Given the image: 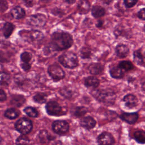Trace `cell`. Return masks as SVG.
<instances>
[{"label": "cell", "instance_id": "4", "mask_svg": "<svg viewBox=\"0 0 145 145\" xmlns=\"http://www.w3.org/2000/svg\"><path fill=\"white\" fill-rule=\"evenodd\" d=\"M19 35L21 38L31 43L40 41L44 38V33L37 29L21 30L19 32Z\"/></svg>", "mask_w": 145, "mask_h": 145}, {"label": "cell", "instance_id": "15", "mask_svg": "<svg viewBox=\"0 0 145 145\" xmlns=\"http://www.w3.org/2000/svg\"><path fill=\"white\" fill-rule=\"evenodd\" d=\"M10 15L15 19H21L25 16V11L20 6H16L10 10Z\"/></svg>", "mask_w": 145, "mask_h": 145}, {"label": "cell", "instance_id": "12", "mask_svg": "<svg viewBox=\"0 0 145 145\" xmlns=\"http://www.w3.org/2000/svg\"><path fill=\"white\" fill-rule=\"evenodd\" d=\"M122 100L125 105L129 109H133L136 107L138 104V98L133 94H127L125 95Z\"/></svg>", "mask_w": 145, "mask_h": 145}, {"label": "cell", "instance_id": "21", "mask_svg": "<svg viewBox=\"0 0 145 145\" xmlns=\"http://www.w3.org/2000/svg\"><path fill=\"white\" fill-rule=\"evenodd\" d=\"M109 73L111 76L114 79H121L124 76V71L120 68L118 66H114L110 69Z\"/></svg>", "mask_w": 145, "mask_h": 145}, {"label": "cell", "instance_id": "48", "mask_svg": "<svg viewBox=\"0 0 145 145\" xmlns=\"http://www.w3.org/2000/svg\"><path fill=\"white\" fill-rule=\"evenodd\" d=\"M143 31H144V32L145 33V25L144 26V28H143Z\"/></svg>", "mask_w": 145, "mask_h": 145}, {"label": "cell", "instance_id": "1", "mask_svg": "<svg viewBox=\"0 0 145 145\" xmlns=\"http://www.w3.org/2000/svg\"><path fill=\"white\" fill-rule=\"evenodd\" d=\"M51 46L53 50L62 51L70 48L73 44L72 36L63 31L54 32L50 37Z\"/></svg>", "mask_w": 145, "mask_h": 145}, {"label": "cell", "instance_id": "20", "mask_svg": "<svg viewBox=\"0 0 145 145\" xmlns=\"http://www.w3.org/2000/svg\"><path fill=\"white\" fill-rule=\"evenodd\" d=\"M25 97L20 95H12L10 103L11 105L16 107L22 106L25 103Z\"/></svg>", "mask_w": 145, "mask_h": 145}, {"label": "cell", "instance_id": "41", "mask_svg": "<svg viewBox=\"0 0 145 145\" xmlns=\"http://www.w3.org/2000/svg\"><path fill=\"white\" fill-rule=\"evenodd\" d=\"M52 13L55 15H57L59 16H61L59 14H61L62 15L63 14V12L60 8H53L52 11Z\"/></svg>", "mask_w": 145, "mask_h": 145}, {"label": "cell", "instance_id": "45", "mask_svg": "<svg viewBox=\"0 0 145 145\" xmlns=\"http://www.w3.org/2000/svg\"><path fill=\"white\" fill-rule=\"evenodd\" d=\"M63 1L68 4H73L76 2V0H63Z\"/></svg>", "mask_w": 145, "mask_h": 145}, {"label": "cell", "instance_id": "9", "mask_svg": "<svg viewBox=\"0 0 145 145\" xmlns=\"http://www.w3.org/2000/svg\"><path fill=\"white\" fill-rule=\"evenodd\" d=\"M45 109L46 113L50 116H58L62 113V107L55 101H50L46 104Z\"/></svg>", "mask_w": 145, "mask_h": 145}, {"label": "cell", "instance_id": "11", "mask_svg": "<svg viewBox=\"0 0 145 145\" xmlns=\"http://www.w3.org/2000/svg\"><path fill=\"white\" fill-rule=\"evenodd\" d=\"M139 115L137 112L127 113L123 112L120 114V118L123 121L130 125L135 124L138 121Z\"/></svg>", "mask_w": 145, "mask_h": 145}, {"label": "cell", "instance_id": "37", "mask_svg": "<svg viewBox=\"0 0 145 145\" xmlns=\"http://www.w3.org/2000/svg\"><path fill=\"white\" fill-rule=\"evenodd\" d=\"M1 12H4L6 11L8 7V5L6 0H1Z\"/></svg>", "mask_w": 145, "mask_h": 145}, {"label": "cell", "instance_id": "24", "mask_svg": "<svg viewBox=\"0 0 145 145\" xmlns=\"http://www.w3.org/2000/svg\"><path fill=\"white\" fill-rule=\"evenodd\" d=\"M99 80L95 76H88L84 80V85L87 87H91L95 88L99 86Z\"/></svg>", "mask_w": 145, "mask_h": 145}, {"label": "cell", "instance_id": "43", "mask_svg": "<svg viewBox=\"0 0 145 145\" xmlns=\"http://www.w3.org/2000/svg\"><path fill=\"white\" fill-rule=\"evenodd\" d=\"M103 24H104V21L101 19H99L97 20V23H96V27L98 28H101V27H103Z\"/></svg>", "mask_w": 145, "mask_h": 145}, {"label": "cell", "instance_id": "47", "mask_svg": "<svg viewBox=\"0 0 145 145\" xmlns=\"http://www.w3.org/2000/svg\"><path fill=\"white\" fill-rule=\"evenodd\" d=\"M41 2H45V3H48L50 1H51L52 0H40Z\"/></svg>", "mask_w": 145, "mask_h": 145}, {"label": "cell", "instance_id": "46", "mask_svg": "<svg viewBox=\"0 0 145 145\" xmlns=\"http://www.w3.org/2000/svg\"><path fill=\"white\" fill-rule=\"evenodd\" d=\"M103 3H104L105 4L107 5H109L110 4H111L114 0H102Z\"/></svg>", "mask_w": 145, "mask_h": 145}, {"label": "cell", "instance_id": "49", "mask_svg": "<svg viewBox=\"0 0 145 145\" xmlns=\"http://www.w3.org/2000/svg\"><path fill=\"white\" fill-rule=\"evenodd\" d=\"M56 145H60V144H59V143H57Z\"/></svg>", "mask_w": 145, "mask_h": 145}, {"label": "cell", "instance_id": "42", "mask_svg": "<svg viewBox=\"0 0 145 145\" xmlns=\"http://www.w3.org/2000/svg\"><path fill=\"white\" fill-rule=\"evenodd\" d=\"M6 98H7V96L5 92L2 89H0V101L1 102L4 101L5 100H6Z\"/></svg>", "mask_w": 145, "mask_h": 145}, {"label": "cell", "instance_id": "10", "mask_svg": "<svg viewBox=\"0 0 145 145\" xmlns=\"http://www.w3.org/2000/svg\"><path fill=\"white\" fill-rule=\"evenodd\" d=\"M99 145H113L114 143V139L113 135L108 132H103L97 139Z\"/></svg>", "mask_w": 145, "mask_h": 145}, {"label": "cell", "instance_id": "7", "mask_svg": "<svg viewBox=\"0 0 145 145\" xmlns=\"http://www.w3.org/2000/svg\"><path fill=\"white\" fill-rule=\"evenodd\" d=\"M48 72L54 82L59 81L65 76L64 70L61 66L56 64L50 65L48 68Z\"/></svg>", "mask_w": 145, "mask_h": 145}, {"label": "cell", "instance_id": "14", "mask_svg": "<svg viewBox=\"0 0 145 145\" xmlns=\"http://www.w3.org/2000/svg\"><path fill=\"white\" fill-rule=\"evenodd\" d=\"M39 139L40 142L42 145H48L54 138L48 133V131L42 130L39 134Z\"/></svg>", "mask_w": 145, "mask_h": 145}, {"label": "cell", "instance_id": "26", "mask_svg": "<svg viewBox=\"0 0 145 145\" xmlns=\"http://www.w3.org/2000/svg\"><path fill=\"white\" fill-rule=\"evenodd\" d=\"M135 140L140 144H145V131L137 130L133 134Z\"/></svg>", "mask_w": 145, "mask_h": 145}, {"label": "cell", "instance_id": "2", "mask_svg": "<svg viewBox=\"0 0 145 145\" xmlns=\"http://www.w3.org/2000/svg\"><path fill=\"white\" fill-rule=\"evenodd\" d=\"M91 93L97 101L108 105L113 104L116 99L115 92L111 89H95Z\"/></svg>", "mask_w": 145, "mask_h": 145}, {"label": "cell", "instance_id": "22", "mask_svg": "<svg viewBox=\"0 0 145 145\" xmlns=\"http://www.w3.org/2000/svg\"><path fill=\"white\" fill-rule=\"evenodd\" d=\"M91 14L95 18H100L105 14V10L99 5L93 6L91 8Z\"/></svg>", "mask_w": 145, "mask_h": 145}, {"label": "cell", "instance_id": "36", "mask_svg": "<svg viewBox=\"0 0 145 145\" xmlns=\"http://www.w3.org/2000/svg\"><path fill=\"white\" fill-rule=\"evenodd\" d=\"M137 2L138 0H123L124 5L127 8H131L134 6Z\"/></svg>", "mask_w": 145, "mask_h": 145}, {"label": "cell", "instance_id": "39", "mask_svg": "<svg viewBox=\"0 0 145 145\" xmlns=\"http://www.w3.org/2000/svg\"><path fill=\"white\" fill-rule=\"evenodd\" d=\"M137 16L141 20H145V8L140 9L137 13Z\"/></svg>", "mask_w": 145, "mask_h": 145}, {"label": "cell", "instance_id": "28", "mask_svg": "<svg viewBox=\"0 0 145 145\" xmlns=\"http://www.w3.org/2000/svg\"><path fill=\"white\" fill-rule=\"evenodd\" d=\"M118 66L125 71H129L134 69V65L130 61H120L118 63Z\"/></svg>", "mask_w": 145, "mask_h": 145}, {"label": "cell", "instance_id": "38", "mask_svg": "<svg viewBox=\"0 0 145 145\" xmlns=\"http://www.w3.org/2000/svg\"><path fill=\"white\" fill-rule=\"evenodd\" d=\"M25 6L28 7H33L36 3V0H23Z\"/></svg>", "mask_w": 145, "mask_h": 145}, {"label": "cell", "instance_id": "30", "mask_svg": "<svg viewBox=\"0 0 145 145\" xmlns=\"http://www.w3.org/2000/svg\"><path fill=\"white\" fill-rule=\"evenodd\" d=\"M33 100L37 103L43 104L46 101V95L45 93H37L33 97Z\"/></svg>", "mask_w": 145, "mask_h": 145}, {"label": "cell", "instance_id": "34", "mask_svg": "<svg viewBox=\"0 0 145 145\" xmlns=\"http://www.w3.org/2000/svg\"><path fill=\"white\" fill-rule=\"evenodd\" d=\"M16 144V145H29L30 140L27 137L22 134L17 138Z\"/></svg>", "mask_w": 145, "mask_h": 145}, {"label": "cell", "instance_id": "31", "mask_svg": "<svg viewBox=\"0 0 145 145\" xmlns=\"http://www.w3.org/2000/svg\"><path fill=\"white\" fill-rule=\"evenodd\" d=\"M23 111L24 113L31 117H37L38 116V112L37 110L32 106H27L25 107Z\"/></svg>", "mask_w": 145, "mask_h": 145}, {"label": "cell", "instance_id": "5", "mask_svg": "<svg viewBox=\"0 0 145 145\" xmlns=\"http://www.w3.org/2000/svg\"><path fill=\"white\" fill-rule=\"evenodd\" d=\"M16 130L20 133L26 135L29 134L32 130L33 125L32 121L27 118H21L15 123Z\"/></svg>", "mask_w": 145, "mask_h": 145}, {"label": "cell", "instance_id": "40", "mask_svg": "<svg viewBox=\"0 0 145 145\" xmlns=\"http://www.w3.org/2000/svg\"><path fill=\"white\" fill-rule=\"evenodd\" d=\"M21 67L22 69L24 71H28L31 67V65L29 63H25V62H23L21 65Z\"/></svg>", "mask_w": 145, "mask_h": 145}, {"label": "cell", "instance_id": "33", "mask_svg": "<svg viewBox=\"0 0 145 145\" xmlns=\"http://www.w3.org/2000/svg\"><path fill=\"white\" fill-rule=\"evenodd\" d=\"M80 57L83 59H88L91 57L92 52L90 49L87 47H83L80 50Z\"/></svg>", "mask_w": 145, "mask_h": 145}, {"label": "cell", "instance_id": "25", "mask_svg": "<svg viewBox=\"0 0 145 145\" xmlns=\"http://www.w3.org/2000/svg\"><path fill=\"white\" fill-rule=\"evenodd\" d=\"M133 59L138 65L143 66L144 64V58L140 50H136L133 52Z\"/></svg>", "mask_w": 145, "mask_h": 145}, {"label": "cell", "instance_id": "32", "mask_svg": "<svg viewBox=\"0 0 145 145\" xmlns=\"http://www.w3.org/2000/svg\"><path fill=\"white\" fill-rule=\"evenodd\" d=\"M10 76L9 74L2 71L1 73V84L3 86H7L10 83Z\"/></svg>", "mask_w": 145, "mask_h": 145}, {"label": "cell", "instance_id": "35", "mask_svg": "<svg viewBox=\"0 0 145 145\" xmlns=\"http://www.w3.org/2000/svg\"><path fill=\"white\" fill-rule=\"evenodd\" d=\"M20 57L22 62L29 63L32 58V55L28 52H24L22 53Z\"/></svg>", "mask_w": 145, "mask_h": 145}, {"label": "cell", "instance_id": "17", "mask_svg": "<svg viewBox=\"0 0 145 145\" xmlns=\"http://www.w3.org/2000/svg\"><path fill=\"white\" fill-rule=\"evenodd\" d=\"M91 8V5L87 0H80L77 5V10L80 14H87Z\"/></svg>", "mask_w": 145, "mask_h": 145}, {"label": "cell", "instance_id": "19", "mask_svg": "<svg viewBox=\"0 0 145 145\" xmlns=\"http://www.w3.org/2000/svg\"><path fill=\"white\" fill-rule=\"evenodd\" d=\"M89 72L91 74L96 75L100 74L104 70V66L100 63H92L88 68Z\"/></svg>", "mask_w": 145, "mask_h": 145}, {"label": "cell", "instance_id": "29", "mask_svg": "<svg viewBox=\"0 0 145 145\" xmlns=\"http://www.w3.org/2000/svg\"><path fill=\"white\" fill-rule=\"evenodd\" d=\"M87 112V110L84 106H76L72 112V115L76 117H81L85 115Z\"/></svg>", "mask_w": 145, "mask_h": 145}, {"label": "cell", "instance_id": "44", "mask_svg": "<svg viewBox=\"0 0 145 145\" xmlns=\"http://www.w3.org/2000/svg\"><path fill=\"white\" fill-rule=\"evenodd\" d=\"M140 86L141 88L143 91H145V78L142 79L140 81Z\"/></svg>", "mask_w": 145, "mask_h": 145}, {"label": "cell", "instance_id": "16", "mask_svg": "<svg viewBox=\"0 0 145 145\" xmlns=\"http://www.w3.org/2000/svg\"><path fill=\"white\" fill-rule=\"evenodd\" d=\"M96 122L95 120L90 116H87L83 118L80 122L81 126L88 130L92 129L95 127V126H96Z\"/></svg>", "mask_w": 145, "mask_h": 145}, {"label": "cell", "instance_id": "8", "mask_svg": "<svg viewBox=\"0 0 145 145\" xmlns=\"http://www.w3.org/2000/svg\"><path fill=\"white\" fill-rule=\"evenodd\" d=\"M52 127L53 131L58 135H64L69 130L68 122L64 120H56L54 121Z\"/></svg>", "mask_w": 145, "mask_h": 145}, {"label": "cell", "instance_id": "18", "mask_svg": "<svg viewBox=\"0 0 145 145\" xmlns=\"http://www.w3.org/2000/svg\"><path fill=\"white\" fill-rule=\"evenodd\" d=\"M15 27V25L11 22H7L5 23L2 29V33L4 37H5L6 39L9 38L12 33Z\"/></svg>", "mask_w": 145, "mask_h": 145}, {"label": "cell", "instance_id": "27", "mask_svg": "<svg viewBox=\"0 0 145 145\" xmlns=\"http://www.w3.org/2000/svg\"><path fill=\"white\" fill-rule=\"evenodd\" d=\"M19 112L14 108H9L6 110L4 113V116L10 120H14L18 117Z\"/></svg>", "mask_w": 145, "mask_h": 145}, {"label": "cell", "instance_id": "6", "mask_svg": "<svg viewBox=\"0 0 145 145\" xmlns=\"http://www.w3.org/2000/svg\"><path fill=\"white\" fill-rule=\"evenodd\" d=\"M46 22L45 15L40 13L35 14L29 16L27 19V23L32 27H43Z\"/></svg>", "mask_w": 145, "mask_h": 145}, {"label": "cell", "instance_id": "3", "mask_svg": "<svg viewBox=\"0 0 145 145\" xmlns=\"http://www.w3.org/2000/svg\"><path fill=\"white\" fill-rule=\"evenodd\" d=\"M59 62L67 69H74L78 66V58L75 53L71 52H66L58 57Z\"/></svg>", "mask_w": 145, "mask_h": 145}, {"label": "cell", "instance_id": "23", "mask_svg": "<svg viewBox=\"0 0 145 145\" xmlns=\"http://www.w3.org/2000/svg\"><path fill=\"white\" fill-rule=\"evenodd\" d=\"M59 93L66 99H71L75 95L76 91L72 87L66 86L59 90Z\"/></svg>", "mask_w": 145, "mask_h": 145}, {"label": "cell", "instance_id": "13", "mask_svg": "<svg viewBox=\"0 0 145 145\" xmlns=\"http://www.w3.org/2000/svg\"><path fill=\"white\" fill-rule=\"evenodd\" d=\"M115 52L117 56L120 58H123L126 57L129 53V47L123 44H118L116 48Z\"/></svg>", "mask_w": 145, "mask_h": 145}]
</instances>
